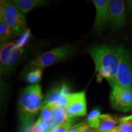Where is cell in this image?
<instances>
[{"instance_id": "obj_1", "label": "cell", "mask_w": 132, "mask_h": 132, "mask_svg": "<svg viewBox=\"0 0 132 132\" xmlns=\"http://www.w3.org/2000/svg\"><path fill=\"white\" fill-rule=\"evenodd\" d=\"M124 50L122 47L106 45H97L90 50L89 54L94 61L98 82L103 78L115 80Z\"/></svg>"}, {"instance_id": "obj_2", "label": "cell", "mask_w": 132, "mask_h": 132, "mask_svg": "<svg viewBox=\"0 0 132 132\" xmlns=\"http://www.w3.org/2000/svg\"><path fill=\"white\" fill-rule=\"evenodd\" d=\"M42 88L39 84L24 87L19 98V112L21 123L24 126L31 124L43 104Z\"/></svg>"}, {"instance_id": "obj_3", "label": "cell", "mask_w": 132, "mask_h": 132, "mask_svg": "<svg viewBox=\"0 0 132 132\" xmlns=\"http://www.w3.org/2000/svg\"><path fill=\"white\" fill-rule=\"evenodd\" d=\"M0 20L14 31L17 36L28 30L27 21L24 15L13 4L7 1H1Z\"/></svg>"}, {"instance_id": "obj_4", "label": "cell", "mask_w": 132, "mask_h": 132, "mask_svg": "<svg viewBox=\"0 0 132 132\" xmlns=\"http://www.w3.org/2000/svg\"><path fill=\"white\" fill-rule=\"evenodd\" d=\"M75 48L71 45H65L52 49L37 56L29 63L33 69H43L57 62L63 61L74 53Z\"/></svg>"}, {"instance_id": "obj_5", "label": "cell", "mask_w": 132, "mask_h": 132, "mask_svg": "<svg viewBox=\"0 0 132 132\" xmlns=\"http://www.w3.org/2000/svg\"><path fill=\"white\" fill-rule=\"evenodd\" d=\"M112 90L110 95V103L114 109L127 113L132 110V90L119 85L115 80H108Z\"/></svg>"}, {"instance_id": "obj_6", "label": "cell", "mask_w": 132, "mask_h": 132, "mask_svg": "<svg viewBox=\"0 0 132 132\" xmlns=\"http://www.w3.org/2000/svg\"><path fill=\"white\" fill-rule=\"evenodd\" d=\"M0 51L1 74L7 75L12 72L18 61L24 52L23 48L17 47L15 44L6 42L1 44Z\"/></svg>"}, {"instance_id": "obj_7", "label": "cell", "mask_w": 132, "mask_h": 132, "mask_svg": "<svg viewBox=\"0 0 132 132\" xmlns=\"http://www.w3.org/2000/svg\"><path fill=\"white\" fill-rule=\"evenodd\" d=\"M69 118L84 116L86 114L87 106L85 91L69 93L65 106Z\"/></svg>"}, {"instance_id": "obj_8", "label": "cell", "mask_w": 132, "mask_h": 132, "mask_svg": "<svg viewBox=\"0 0 132 132\" xmlns=\"http://www.w3.org/2000/svg\"><path fill=\"white\" fill-rule=\"evenodd\" d=\"M115 81L119 85L132 90V61L126 50L123 51Z\"/></svg>"}, {"instance_id": "obj_9", "label": "cell", "mask_w": 132, "mask_h": 132, "mask_svg": "<svg viewBox=\"0 0 132 132\" xmlns=\"http://www.w3.org/2000/svg\"><path fill=\"white\" fill-rule=\"evenodd\" d=\"M69 94V87L65 84L53 87L46 94L42 107L51 105L54 107L65 108Z\"/></svg>"}, {"instance_id": "obj_10", "label": "cell", "mask_w": 132, "mask_h": 132, "mask_svg": "<svg viewBox=\"0 0 132 132\" xmlns=\"http://www.w3.org/2000/svg\"><path fill=\"white\" fill-rule=\"evenodd\" d=\"M126 21L124 1L122 0L109 1L107 22L115 28H119L124 25Z\"/></svg>"}, {"instance_id": "obj_11", "label": "cell", "mask_w": 132, "mask_h": 132, "mask_svg": "<svg viewBox=\"0 0 132 132\" xmlns=\"http://www.w3.org/2000/svg\"><path fill=\"white\" fill-rule=\"evenodd\" d=\"M93 3L96 10V16L94 24V29L97 31H101L107 22L109 1L94 0Z\"/></svg>"}, {"instance_id": "obj_12", "label": "cell", "mask_w": 132, "mask_h": 132, "mask_svg": "<svg viewBox=\"0 0 132 132\" xmlns=\"http://www.w3.org/2000/svg\"><path fill=\"white\" fill-rule=\"evenodd\" d=\"M23 15H26L35 7L42 6L46 4V1L41 0H15L12 1Z\"/></svg>"}, {"instance_id": "obj_13", "label": "cell", "mask_w": 132, "mask_h": 132, "mask_svg": "<svg viewBox=\"0 0 132 132\" xmlns=\"http://www.w3.org/2000/svg\"><path fill=\"white\" fill-rule=\"evenodd\" d=\"M69 117L66 112L65 108L56 107L53 109L52 119L48 122V130L50 131L56 127L69 120Z\"/></svg>"}, {"instance_id": "obj_14", "label": "cell", "mask_w": 132, "mask_h": 132, "mask_svg": "<svg viewBox=\"0 0 132 132\" xmlns=\"http://www.w3.org/2000/svg\"><path fill=\"white\" fill-rule=\"evenodd\" d=\"M119 119L110 114H101L99 117L98 128V131L107 132L113 130L119 122Z\"/></svg>"}, {"instance_id": "obj_15", "label": "cell", "mask_w": 132, "mask_h": 132, "mask_svg": "<svg viewBox=\"0 0 132 132\" xmlns=\"http://www.w3.org/2000/svg\"><path fill=\"white\" fill-rule=\"evenodd\" d=\"M17 36L15 32L9 27L3 20H0V41L1 44H4L14 36Z\"/></svg>"}, {"instance_id": "obj_16", "label": "cell", "mask_w": 132, "mask_h": 132, "mask_svg": "<svg viewBox=\"0 0 132 132\" xmlns=\"http://www.w3.org/2000/svg\"><path fill=\"white\" fill-rule=\"evenodd\" d=\"M100 114V111L98 108L94 109L89 113L87 118V123L89 125L90 127L97 130L98 128L99 117Z\"/></svg>"}, {"instance_id": "obj_17", "label": "cell", "mask_w": 132, "mask_h": 132, "mask_svg": "<svg viewBox=\"0 0 132 132\" xmlns=\"http://www.w3.org/2000/svg\"><path fill=\"white\" fill-rule=\"evenodd\" d=\"M54 108H56V107L51 106V105L42 107L40 117L38 119L48 123V122L52 118L53 111Z\"/></svg>"}, {"instance_id": "obj_18", "label": "cell", "mask_w": 132, "mask_h": 132, "mask_svg": "<svg viewBox=\"0 0 132 132\" xmlns=\"http://www.w3.org/2000/svg\"><path fill=\"white\" fill-rule=\"evenodd\" d=\"M42 69H33L26 75V81L29 83L35 84L40 81L42 77ZM36 85V84H35Z\"/></svg>"}, {"instance_id": "obj_19", "label": "cell", "mask_w": 132, "mask_h": 132, "mask_svg": "<svg viewBox=\"0 0 132 132\" xmlns=\"http://www.w3.org/2000/svg\"><path fill=\"white\" fill-rule=\"evenodd\" d=\"M47 130H48V123L38 119L34 125L28 128L26 132H47Z\"/></svg>"}, {"instance_id": "obj_20", "label": "cell", "mask_w": 132, "mask_h": 132, "mask_svg": "<svg viewBox=\"0 0 132 132\" xmlns=\"http://www.w3.org/2000/svg\"><path fill=\"white\" fill-rule=\"evenodd\" d=\"M74 122H75V119L69 118L67 121L48 132H69L70 128L73 126Z\"/></svg>"}, {"instance_id": "obj_21", "label": "cell", "mask_w": 132, "mask_h": 132, "mask_svg": "<svg viewBox=\"0 0 132 132\" xmlns=\"http://www.w3.org/2000/svg\"><path fill=\"white\" fill-rule=\"evenodd\" d=\"M31 36V31L30 29H28L27 31H25L23 34H21V37L18 39L15 44L17 45V47L21 48H23L24 46L29 41Z\"/></svg>"}, {"instance_id": "obj_22", "label": "cell", "mask_w": 132, "mask_h": 132, "mask_svg": "<svg viewBox=\"0 0 132 132\" xmlns=\"http://www.w3.org/2000/svg\"><path fill=\"white\" fill-rule=\"evenodd\" d=\"M118 128L122 132H132V121L120 122Z\"/></svg>"}, {"instance_id": "obj_23", "label": "cell", "mask_w": 132, "mask_h": 132, "mask_svg": "<svg viewBox=\"0 0 132 132\" xmlns=\"http://www.w3.org/2000/svg\"><path fill=\"white\" fill-rule=\"evenodd\" d=\"M86 123L81 122L77 123V124L74 125L73 126L70 128V130H69V132H80L81 130L84 127H85Z\"/></svg>"}, {"instance_id": "obj_24", "label": "cell", "mask_w": 132, "mask_h": 132, "mask_svg": "<svg viewBox=\"0 0 132 132\" xmlns=\"http://www.w3.org/2000/svg\"><path fill=\"white\" fill-rule=\"evenodd\" d=\"M80 132H97V130L90 127V126L88 125V123H86L83 128H82Z\"/></svg>"}, {"instance_id": "obj_25", "label": "cell", "mask_w": 132, "mask_h": 132, "mask_svg": "<svg viewBox=\"0 0 132 132\" xmlns=\"http://www.w3.org/2000/svg\"><path fill=\"white\" fill-rule=\"evenodd\" d=\"M119 121L120 122H126V121H132V115H130L129 116L123 117V118H120L119 119Z\"/></svg>"}, {"instance_id": "obj_26", "label": "cell", "mask_w": 132, "mask_h": 132, "mask_svg": "<svg viewBox=\"0 0 132 132\" xmlns=\"http://www.w3.org/2000/svg\"><path fill=\"white\" fill-rule=\"evenodd\" d=\"M127 3L128 5V7L131 8L132 9V0H130V1H127Z\"/></svg>"}]
</instances>
